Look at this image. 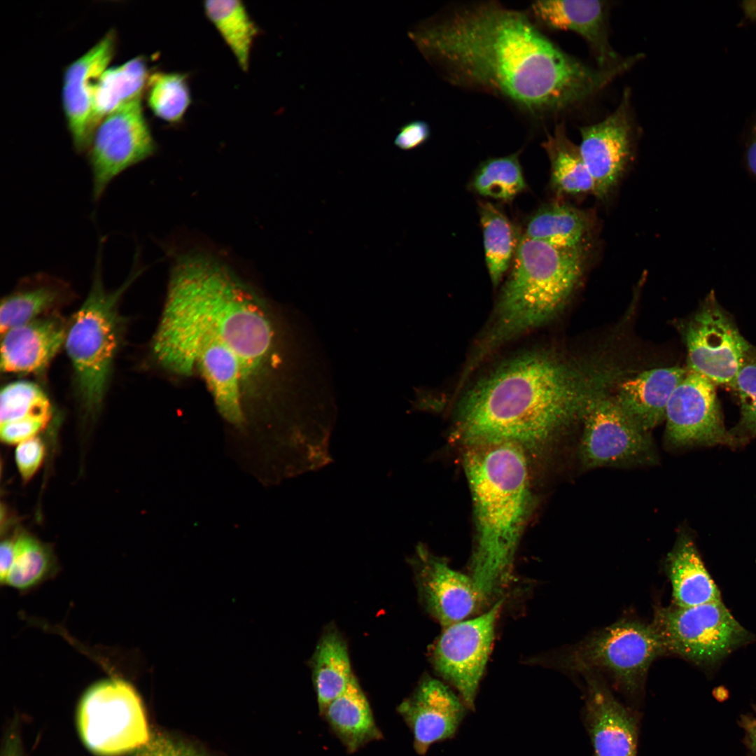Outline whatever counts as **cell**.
<instances>
[{"label": "cell", "instance_id": "cell-6", "mask_svg": "<svg viewBox=\"0 0 756 756\" xmlns=\"http://www.w3.org/2000/svg\"><path fill=\"white\" fill-rule=\"evenodd\" d=\"M101 258L99 251L89 293L68 320L64 342L77 396L89 416L99 410L105 398L123 335L124 319L119 304L139 274L133 270L118 288L108 290L102 279Z\"/></svg>", "mask_w": 756, "mask_h": 756}, {"label": "cell", "instance_id": "cell-29", "mask_svg": "<svg viewBox=\"0 0 756 756\" xmlns=\"http://www.w3.org/2000/svg\"><path fill=\"white\" fill-rule=\"evenodd\" d=\"M542 146L551 165V185L558 193H594V183L579 146L568 137L564 124L556 126Z\"/></svg>", "mask_w": 756, "mask_h": 756}, {"label": "cell", "instance_id": "cell-17", "mask_svg": "<svg viewBox=\"0 0 756 756\" xmlns=\"http://www.w3.org/2000/svg\"><path fill=\"white\" fill-rule=\"evenodd\" d=\"M116 46L117 34L111 29L64 69L63 110L74 148L78 153H86L90 145L93 92L97 81L109 67Z\"/></svg>", "mask_w": 756, "mask_h": 756}, {"label": "cell", "instance_id": "cell-23", "mask_svg": "<svg viewBox=\"0 0 756 756\" xmlns=\"http://www.w3.org/2000/svg\"><path fill=\"white\" fill-rule=\"evenodd\" d=\"M74 298L65 281L46 273L23 278L5 296L0 307L1 334L41 316L57 312V309Z\"/></svg>", "mask_w": 756, "mask_h": 756}, {"label": "cell", "instance_id": "cell-38", "mask_svg": "<svg viewBox=\"0 0 756 756\" xmlns=\"http://www.w3.org/2000/svg\"><path fill=\"white\" fill-rule=\"evenodd\" d=\"M45 456L43 441L34 437L20 442L15 451L18 468L24 482L29 481L36 472Z\"/></svg>", "mask_w": 756, "mask_h": 756}, {"label": "cell", "instance_id": "cell-37", "mask_svg": "<svg viewBox=\"0 0 756 756\" xmlns=\"http://www.w3.org/2000/svg\"><path fill=\"white\" fill-rule=\"evenodd\" d=\"M133 756H211L200 748L168 734H151L148 743Z\"/></svg>", "mask_w": 756, "mask_h": 756}, {"label": "cell", "instance_id": "cell-2", "mask_svg": "<svg viewBox=\"0 0 756 756\" xmlns=\"http://www.w3.org/2000/svg\"><path fill=\"white\" fill-rule=\"evenodd\" d=\"M279 336L265 303L224 262L195 253L173 267L155 338L176 368L196 342L213 340L239 360L246 397L258 395L282 367Z\"/></svg>", "mask_w": 756, "mask_h": 756}, {"label": "cell", "instance_id": "cell-27", "mask_svg": "<svg viewBox=\"0 0 756 756\" xmlns=\"http://www.w3.org/2000/svg\"><path fill=\"white\" fill-rule=\"evenodd\" d=\"M150 74L146 58L140 55L103 72L93 92L92 134L101 120L121 104L143 97Z\"/></svg>", "mask_w": 756, "mask_h": 756}, {"label": "cell", "instance_id": "cell-40", "mask_svg": "<svg viewBox=\"0 0 756 756\" xmlns=\"http://www.w3.org/2000/svg\"><path fill=\"white\" fill-rule=\"evenodd\" d=\"M430 135V127L426 122L413 120L399 128L394 144L403 150H412L424 144Z\"/></svg>", "mask_w": 756, "mask_h": 756}, {"label": "cell", "instance_id": "cell-34", "mask_svg": "<svg viewBox=\"0 0 756 756\" xmlns=\"http://www.w3.org/2000/svg\"><path fill=\"white\" fill-rule=\"evenodd\" d=\"M470 185L483 197L512 200L526 187L517 154L485 160L477 168Z\"/></svg>", "mask_w": 756, "mask_h": 756}, {"label": "cell", "instance_id": "cell-44", "mask_svg": "<svg viewBox=\"0 0 756 756\" xmlns=\"http://www.w3.org/2000/svg\"><path fill=\"white\" fill-rule=\"evenodd\" d=\"M742 8L747 18L756 21V1H743Z\"/></svg>", "mask_w": 756, "mask_h": 756}, {"label": "cell", "instance_id": "cell-31", "mask_svg": "<svg viewBox=\"0 0 756 756\" xmlns=\"http://www.w3.org/2000/svg\"><path fill=\"white\" fill-rule=\"evenodd\" d=\"M204 10L240 68L246 71L258 27L246 6L238 0H211L204 3Z\"/></svg>", "mask_w": 756, "mask_h": 756}, {"label": "cell", "instance_id": "cell-13", "mask_svg": "<svg viewBox=\"0 0 756 756\" xmlns=\"http://www.w3.org/2000/svg\"><path fill=\"white\" fill-rule=\"evenodd\" d=\"M502 604L498 601L477 617L444 627L430 650L433 668L454 687L470 710L475 708Z\"/></svg>", "mask_w": 756, "mask_h": 756}, {"label": "cell", "instance_id": "cell-3", "mask_svg": "<svg viewBox=\"0 0 756 756\" xmlns=\"http://www.w3.org/2000/svg\"><path fill=\"white\" fill-rule=\"evenodd\" d=\"M612 376L578 369L547 353L519 355L461 396L454 437L465 447L510 442L525 451L540 450L604 394Z\"/></svg>", "mask_w": 756, "mask_h": 756}, {"label": "cell", "instance_id": "cell-21", "mask_svg": "<svg viewBox=\"0 0 756 756\" xmlns=\"http://www.w3.org/2000/svg\"><path fill=\"white\" fill-rule=\"evenodd\" d=\"M586 677L595 756H636L637 734L632 716L594 673Z\"/></svg>", "mask_w": 756, "mask_h": 756}, {"label": "cell", "instance_id": "cell-28", "mask_svg": "<svg viewBox=\"0 0 756 756\" xmlns=\"http://www.w3.org/2000/svg\"><path fill=\"white\" fill-rule=\"evenodd\" d=\"M590 228L587 213L567 204L552 203L532 215L523 235L552 246L573 248L585 246Z\"/></svg>", "mask_w": 756, "mask_h": 756}, {"label": "cell", "instance_id": "cell-16", "mask_svg": "<svg viewBox=\"0 0 756 756\" xmlns=\"http://www.w3.org/2000/svg\"><path fill=\"white\" fill-rule=\"evenodd\" d=\"M470 710L447 684L428 675L422 677L413 692L398 707L410 729L414 748L426 754L435 743L453 738Z\"/></svg>", "mask_w": 756, "mask_h": 756}, {"label": "cell", "instance_id": "cell-7", "mask_svg": "<svg viewBox=\"0 0 756 756\" xmlns=\"http://www.w3.org/2000/svg\"><path fill=\"white\" fill-rule=\"evenodd\" d=\"M665 650L652 624L622 620L555 655L550 664L585 674L603 671L627 690H637L648 671Z\"/></svg>", "mask_w": 756, "mask_h": 756}, {"label": "cell", "instance_id": "cell-24", "mask_svg": "<svg viewBox=\"0 0 756 756\" xmlns=\"http://www.w3.org/2000/svg\"><path fill=\"white\" fill-rule=\"evenodd\" d=\"M665 566L672 587L673 605L690 607L722 601L720 592L689 533L679 535L668 554Z\"/></svg>", "mask_w": 756, "mask_h": 756}, {"label": "cell", "instance_id": "cell-36", "mask_svg": "<svg viewBox=\"0 0 756 756\" xmlns=\"http://www.w3.org/2000/svg\"><path fill=\"white\" fill-rule=\"evenodd\" d=\"M733 389L740 404V419L730 430L741 444L756 437V348L754 347L735 380Z\"/></svg>", "mask_w": 756, "mask_h": 756}, {"label": "cell", "instance_id": "cell-12", "mask_svg": "<svg viewBox=\"0 0 756 756\" xmlns=\"http://www.w3.org/2000/svg\"><path fill=\"white\" fill-rule=\"evenodd\" d=\"M579 457L583 467L654 463L657 457L650 432L640 428L615 399L602 394L586 407L582 417Z\"/></svg>", "mask_w": 756, "mask_h": 756}, {"label": "cell", "instance_id": "cell-32", "mask_svg": "<svg viewBox=\"0 0 756 756\" xmlns=\"http://www.w3.org/2000/svg\"><path fill=\"white\" fill-rule=\"evenodd\" d=\"M479 212L486 266L492 283L497 286L515 253L514 232L507 218L491 203L480 202Z\"/></svg>", "mask_w": 756, "mask_h": 756}, {"label": "cell", "instance_id": "cell-11", "mask_svg": "<svg viewBox=\"0 0 756 756\" xmlns=\"http://www.w3.org/2000/svg\"><path fill=\"white\" fill-rule=\"evenodd\" d=\"M688 370L733 389L736 377L754 348L741 334L732 316L719 304L713 291L683 331Z\"/></svg>", "mask_w": 756, "mask_h": 756}, {"label": "cell", "instance_id": "cell-41", "mask_svg": "<svg viewBox=\"0 0 756 756\" xmlns=\"http://www.w3.org/2000/svg\"><path fill=\"white\" fill-rule=\"evenodd\" d=\"M751 713L741 715L738 724L744 733L743 743L748 756H756V706Z\"/></svg>", "mask_w": 756, "mask_h": 756}, {"label": "cell", "instance_id": "cell-43", "mask_svg": "<svg viewBox=\"0 0 756 756\" xmlns=\"http://www.w3.org/2000/svg\"><path fill=\"white\" fill-rule=\"evenodd\" d=\"M746 156L748 169L756 176V122L752 130Z\"/></svg>", "mask_w": 756, "mask_h": 756}, {"label": "cell", "instance_id": "cell-30", "mask_svg": "<svg viewBox=\"0 0 756 756\" xmlns=\"http://www.w3.org/2000/svg\"><path fill=\"white\" fill-rule=\"evenodd\" d=\"M14 539L13 562L1 584L24 593L56 576L59 565L49 545L27 533Z\"/></svg>", "mask_w": 756, "mask_h": 756}, {"label": "cell", "instance_id": "cell-5", "mask_svg": "<svg viewBox=\"0 0 756 756\" xmlns=\"http://www.w3.org/2000/svg\"><path fill=\"white\" fill-rule=\"evenodd\" d=\"M585 246L561 248L519 239L510 274L502 289L482 354L537 328L566 302L582 275Z\"/></svg>", "mask_w": 756, "mask_h": 756}, {"label": "cell", "instance_id": "cell-14", "mask_svg": "<svg viewBox=\"0 0 756 756\" xmlns=\"http://www.w3.org/2000/svg\"><path fill=\"white\" fill-rule=\"evenodd\" d=\"M715 385L687 370L672 393L666 410V438L675 447L741 445L724 424Z\"/></svg>", "mask_w": 756, "mask_h": 756}, {"label": "cell", "instance_id": "cell-42", "mask_svg": "<svg viewBox=\"0 0 756 756\" xmlns=\"http://www.w3.org/2000/svg\"><path fill=\"white\" fill-rule=\"evenodd\" d=\"M15 539L5 538L0 547V582L4 580L13 562Z\"/></svg>", "mask_w": 756, "mask_h": 756}, {"label": "cell", "instance_id": "cell-15", "mask_svg": "<svg viewBox=\"0 0 756 756\" xmlns=\"http://www.w3.org/2000/svg\"><path fill=\"white\" fill-rule=\"evenodd\" d=\"M409 562L426 610L443 627L468 619L484 602L472 578L419 544Z\"/></svg>", "mask_w": 756, "mask_h": 756}, {"label": "cell", "instance_id": "cell-33", "mask_svg": "<svg viewBox=\"0 0 756 756\" xmlns=\"http://www.w3.org/2000/svg\"><path fill=\"white\" fill-rule=\"evenodd\" d=\"M145 94L153 113L168 123L179 122L192 102L188 77L179 72L151 74Z\"/></svg>", "mask_w": 756, "mask_h": 756}, {"label": "cell", "instance_id": "cell-35", "mask_svg": "<svg viewBox=\"0 0 756 756\" xmlns=\"http://www.w3.org/2000/svg\"><path fill=\"white\" fill-rule=\"evenodd\" d=\"M51 416L50 400L36 384L28 381H16L1 388V424L27 418H40L50 421Z\"/></svg>", "mask_w": 756, "mask_h": 756}, {"label": "cell", "instance_id": "cell-39", "mask_svg": "<svg viewBox=\"0 0 756 756\" xmlns=\"http://www.w3.org/2000/svg\"><path fill=\"white\" fill-rule=\"evenodd\" d=\"M50 421L40 418H27L1 424V440L10 444L20 443L36 437Z\"/></svg>", "mask_w": 756, "mask_h": 756}, {"label": "cell", "instance_id": "cell-25", "mask_svg": "<svg viewBox=\"0 0 756 756\" xmlns=\"http://www.w3.org/2000/svg\"><path fill=\"white\" fill-rule=\"evenodd\" d=\"M321 715L349 752L382 738L368 699L355 676Z\"/></svg>", "mask_w": 756, "mask_h": 756}, {"label": "cell", "instance_id": "cell-22", "mask_svg": "<svg viewBox=\"0 0 756 756\" xmlns=\"http://www.w3.org/2000/svg\"><path fill=\"white\" fill-rule=\"evenodd\" d=\"M687 372L678 366L643 372L620 384L615 400L640 428L650 432L665 420L670 397Z\"/></svg>", "mask_w": 756, "mask_h": 756}, {"label": "cell", "instance_id": "cell-20", "mask_svg": "<svg viewBox=\"0 0 756 756\" xmlns=\"http://www.w3.org/2000/svg\"><path fill=\"white\" fill-rule=\"evenodd\" d=\"M596 0L537 1L531 6L533 17L554 30L571 31L592 49L599 68H610L623 59L612 48L608 37L607 8Z\"/></svg>", "mask_w": 756, "mask_h": 756}, {"label": "cell", "instance_id": "cell-19", "mask_svg": "<svg viewBox=\"0 0 756 756\" xmlns=\"http://www.w3.org/2000/svg\"><path fill=\"white\" fill-rule=\"evenodd\" d=\"M68 320L57 312L1 334V370L6 374L43 372L64 346Z\"/></svg>", "mask_w": 756, "mask_h": 756}, {"label": "cell", "instance_id": "cell-18", "mask_svg": "<svg viewBox=\"0 0 756 756\" xmlns=\"http://www.w3.org/2000/svg\"><path fill=\"white\" fill-rule=\"evenodd\" d=\"M626 91L616 110L602 121L580 129L582 157L594 183V195L603 199L615 186L631 155L632 125Z\"/></svg>", "mask_w": 756, "mask_h": 756}, {"label": "cell", "instance_id": "cell-4", "mask_svg": "<svg viewBox=\"0 0 756 756\" xmlns=\"http://www.w3.org/2000/svg\"><path fill=\"white\" fill-rule=\"evenodd\" d=\"M463 465L477 530L470 576L484 602L510 576L530 510L528 461L520 446L493 442L465 447Z\"/></svg>", "mask_w": 756, "mask_h": 756}, {"label": "cell", "instance_id": "cell-10", "mask_svg": "<svg viewBox=\"0 0 756 756\" xmlns=\"http://www.w3.org/2000/svg\"><path fill=\"white\" fill-rule=\"evenodd\" d=\"M156 149L142 97L121 104L105 116L96 127L86 151L94 201L103 196L115 177L151 157Z\"/></svg>", "mask_w": 756, "mask_h": 756}, {"label": "cell", "instance_id": "cell-1", "mask_svg": "<svg viewBox=\"0 0 756 756\" xmlns=\"http://www.w3.org/2000/svg\"><path fill=\"white\" fill-rule=\"evenodd\" d=\"M455 82L491 90L533 113L594 95L628 69L592 68L544 36L524 13L493 4L460 9L412 34Z\"/></svg>", "mask_w": 756, "mask_h": 756}, {"label": "cell", "instance_id": "cell-26", "mask_svg": "<svg viewBox=\"0 0 756 756\" xmlns=\"http://www.w3.org/2000/svg\"><path fill=\"white\" fill-rule=\"evenodd\" d=\"M312 679L321 714L348 687L354 676L348 648L333 625L326 626L311 659Z\"/></svg>", "mask_w": 756, "mask_h": 756}, {"label": "cell", "instance_id": "cell-8", "mask_svg": "<svg viewBox=\"0 0 756 756\" xmlns=\"http://www.w3.org/2000/svg\"><path fill=\"white\" fill-rule=\"evenodd\" d=\"M77 723L85 746L99 756L134 752L151 736L138 692L113 672L85 690L79 702Z\"/></svg>", "mask_w": 756, "mask_h": 756}, {"label": "cell", "instance_id": "cell-9", "mask_svg": "<svg viewBox=\"0 0 756 756\" xmlns=\"http://www.w3.org/2000/svg\"><path fill=\"white\" fill-rule=\"evenodd\" d=\"M651 624L666 654L705 667L716 664L751 639L722 601L690 607H658Z\"/></svg>", "mask_w": 756, "mask_h": 756}]
</instances>
